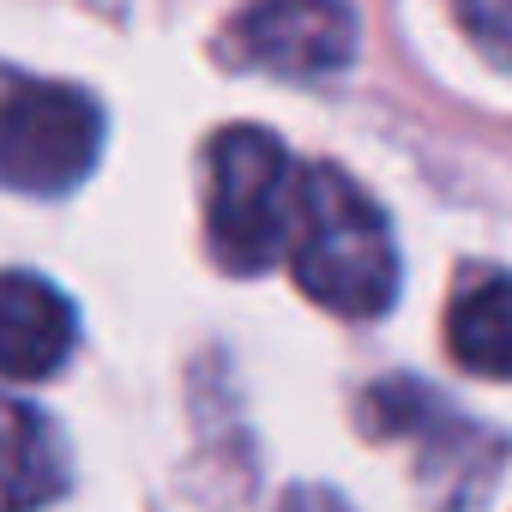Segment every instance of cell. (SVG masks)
I'll return each instance as SVG.
<instances>
[{"label": "cell", "mask_w": 512, "mask_h": 512, "mask_svg": "<svg viewBox=\"0 0 512 512\" xmlns=\"http://www.w3.org/2000/svg\"><path fill=\"white\" fill-rule=\"evenodd\" d=\"M452 13H458V31L470 37V49L512 73V0H452Z\"/></svg>", "instance_id": "ba28073f"}, {"label": "cell", "mask_w": 512, "mask_h": 512, "mask_svg": "<svg viewBox=\"0 0 512 512\" xmlns=\"http://www.w3.org/2000/svg\"><path fill=\"white\" fill-rule=\"evenodd\" d=\"M67 488L55 428L13 392H0V512H37Z\"/></svg>", "instance_id": "8992f818"}, {"label": "cell", "mask_w": 512, "mask_h": 512, "mask_svg": "<svg viewBox=\"0 0 512 512\" xmlns=\"http://www.w3.org/2000/svg\"><path fill=\"white\" fill-rule=\"evenodd\" d=\"M290 266L296 284L344 320H374L398 296V247L380 205L332 163L296 175L290 217Z\"/></svg>", "instance_id": "6da1fadb"}, {"label": "cell", "mask_w": 512, "mask_h": 512, "mask_svg": "<svg viewBox=\"0 0 512 512\" xmlns=\"http://www.w3.org/2000/svg\"><path fill=\"white\" fill-rule=\"evenodd\" d=\"M13 85H19V73H13V67H0V109H7V97H13Z\"/></svg>", "instance_id": "9c48e42d"}, {"label": "cell", "mask_w": 512, "mask_h": 512, "mask_svg": "<svg viewBox=\"0 0 512 512\" xmlns=\"http://www.w3.org/2000/svg\"><path fill=\"white\" fill-rule=\"evenodd\" d=\"M452 362L488 380H512V272H488L458 290L446 314Z\"/></svg>", "instance_id": "52a82bcc"}, {"label": "cell", "mask_w": 512, "mask_h": 512, "mask_svg": "<svg viewBox=\"0 0 512 512\" xmlns=\"http://www.w3.org/2000/svg\"><path fill=\"white\" fill-rule=\"evenodd\" d=\"M79 338L73 302L37 272H0V380H49Z\"/></svg>", "instance_id": "5b68a950"}, {"label": "cell", "mask_w": 512, "mask_h": 512, "mask_svg": "<svg viewBox=\"0 0 512 512\" xmlns=\"http://www.w3.org/2000/svg\"><path fill=\"white\" fill-rule=\"evenodd\" d=\"M229 55L272 79H326L356 55L350 0H247L229 25Z\"/></svg>", "instance_id": "277c9868"}, {"label": "cell", "mask_w": 512, "mask_h": 512, "mask_svg": "<svg viewBox=\"0 0 512 512\" xmlns=\"http://www.w3.org/2000/svg\"><path fill=\"white\" fill-rule=\"evenodd\" d=\"M296 217V163L266 127H223L211 139V205L205 241L211 260L235 278L278 266Z\"/></svg>", "instance_id": "7a4b0ae2"}, {"label": "cell", "mask_w": 512, "mask_h": 512, "mask_svg": "<svg viewBox=\"0 0 512 512\" xmlns=\"http://www.w3.org/2000/svg\"><path fill=\"white\" fill-rule=\"evenodd\" d=\"M103 151V109L79 85L25 79L0 109V187L55 199L91 175Z\"/></svg>", "instance_id": "3957f363"}]
</instances>
